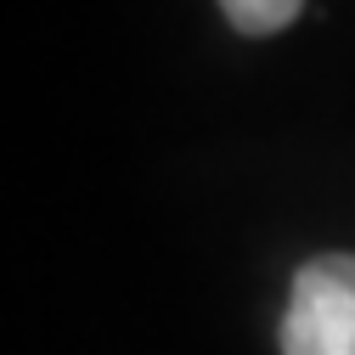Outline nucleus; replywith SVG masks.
Segmentation results:
<instances>
[{"label": "nucleus", "instance_id": "2", "mask_svg": "<svg viewBox=\"0 0 355 355\" xmlns=\"http://www.w3.org/2000/svg\"><path fill=\"white\" fill-rule=\"evenodd\" d=\"M220 12L237 34H277L304 12V0H220Z\"/></svg>", "mask_w": 355, "mask_h": 355}, {"label": "nucleus", "instance_id": "1", "mask_svg": "<svg viewBox=\"0 0 355 355\" xmlns=\"http://www.w3.org/2000/svg\"><path fill=\"white\" fill-rule=\"evenodd\" d=\"M282 355H355V254H322L293 277Z\"/></svg>", "mask_w": 355, "mask_h": 355}]
</instances>
